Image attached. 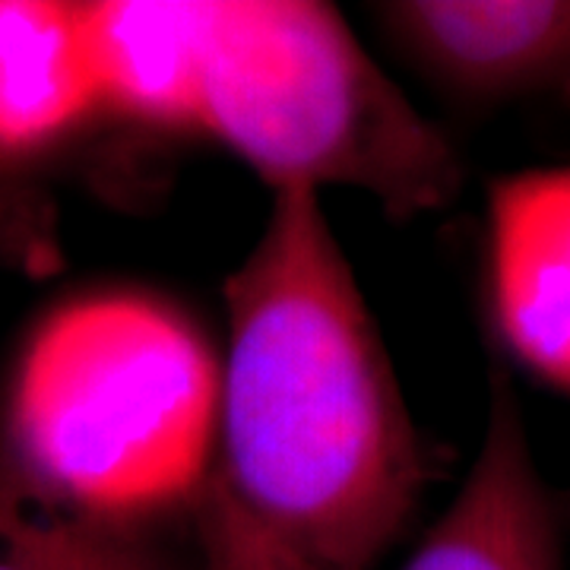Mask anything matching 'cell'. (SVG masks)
Returning <instances> with one entry per match:
<instances>
[{
	"mask_svg": "<svg viewBox=\"0 0 570 570\" xmlns=\"http://www.w3.org/2000/svg\"><path fill=\"white\" fill-rule=\"evenodd\" d=\"M225 314L209 482L307 568L371 570L431 466L317 190H273Z\"/></svg>",
	"mask_w": 570,
	"mask_h": 570,
	"instance_id": "6da1fadb",
	"label": "cell"
},
{
	"mask_svg": "<svg viewBox=\"0 0 570 570\" xmlns=\"http://www.w3.org/2000/svg\"><path fill=\"white\" fill-rule=\"evenodd\" d=\"M219 365L159 302L96 295L51 314L10 393V466L63 508L130 523L194 501L213 469Z\"/></svg>",
	"mask_w": 570,
	"mask_h": 570,
	"instance_id": "7a4b0ae2",
	"label": "cell"
},
{
	"mask_svg": "<svg viewBox=\"0 0 570 570\" xmlns=\"http://www.w3.org/2000/svg\"><path fill=\"white\" fill-rule=\"evenodd\" d=\"M197 127L273 190L348 187L390 219L463 187L453 142L317 0H213Z\"/></svg>",
	"mask_w": 570,
	"mask_h": 570,
	"instance_id": "3957f363",
	"label": "cell"
},
{
	"mask_svg": "<svg viewBox=\"0 0 570 570\" xmlns=\"http://www.w3.org/2000/svg\"><path fill=\"white\" fill-rule=\"evenodd\" d=\"M371 10L453 92L570 105V0H387Z\"/></svg>",
	"mask_w": 570,
	"mask_h": 570,
	"instance_id": "277c9868",
	"label": "cell"
},
{
	"mask_svg": "<svg viewBox=\"0 0 570 570\" xmlns=\"http://www.w3.org/2000/svg\"><path fill=\"white\" fill-rule=\"evenodd\" d=\"M489 302L510 355L570 396V165L491 184Z\"/></svg>",
	"mask_w": 570,
	"mask_h": 570,
	"instance_id": "5b68a950",
	"label": "cell"
},
{
	"mask_svg": "<svg viewBox=\"0 0 570 570\" xmlns=\"http://www.w3.org/2000/svg\"><path fill=\"white\" fill-rule=\"evenodd\" d=\"M403 570H564L558 513L504 374L491 377L489 422L466 482Z\"/></svg>",
	"mask_w": 570,
	"mask_h": 570,
	"instance_id": "8992f818",
	"label": "cell"
},
{
	"mask_svg": "<svg viewBox=\"0 0 570 570\" xmlns=\"http://www.w3.org/2000/svg\"><path fill=\"white\" fill-rule=\"evenodd\" d=\"M82 17L102 111L197 127L213 0H89Z\"/></svg>",
	"mask_w": 570,
	"mask_h": 570,
	"instance_id": "52a82bcc",
	"label": "cell"
},
{
	"mask_svg": "<svg viewBox=\"0 0 570 570\" xmlns=\"http://www.w3.org/2000/svg\"><path fill=\"white\" fill-rule=\"evenodd\" d=\"M102 111L82 3L0 0V163Z\"/></svg>",
	"mask_w": 570,
	"mask_h": 570,
	"instance_id": "ba28073f",
	"label": "cell"
},
{
	"mask_svg": "<svg viewBox=\"0 0 570 570\" xmlns=\"http://www.w3.org/2000/svg\"><path fill=\"white\" fill-rule=\"evenodd\" d=\"M0 570H171L130 523L63 508L0 463Z\"/></svg>",
	"mask_w": 570,
	"mask_h": 570,
	"instance_id": "9c48e42d",
	"label": "cell"
},
{
	"mask_svg": "<svg viewBox=\"0 0 570 570\" xmlns=\"http://www.w3.org/2000/svg\"><path fill=\"white\" fill-rule=\"evenodd\" d=\"M204 570H314L279 549L209 479L190 501Z\"/></svg>",
	"mask_w": 570,
	"mask_h": 570,
	"instance_id": "30bf717a",
	"label": "cell"
},
{
	"mask_svg": "<svg viewBox=\"0 0 570 570\" xmlns=\"http://www.w3.org/2000/svg\"><path fill=\"white\" fill-rule=\"evenodd\" d=\"M41 247L45 238L36 204L0 184V261H36Z\"/></svg>",
	"mask_w": 570,
	"mask_h": 570,
	"instance_id": "8fae6325",
	"label": "cell"
}]
</instances>
